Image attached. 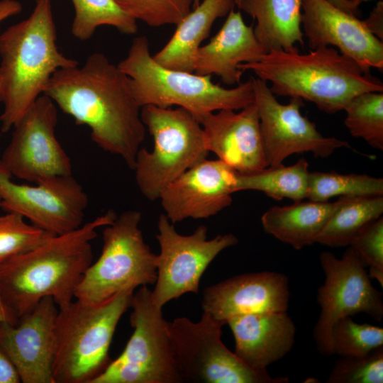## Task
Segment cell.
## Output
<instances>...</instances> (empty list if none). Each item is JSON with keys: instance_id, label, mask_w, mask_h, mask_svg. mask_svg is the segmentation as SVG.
Wrapping results in <instances>:
<instances>
[{"instance_id": "6da1fadb", "label": "cell", "mask_w": 383, "mask_h": 383, "mask_svg": "<svg viewBox=\"0 0 383 383\" xmlns=\"http://www.w3.org/2000/svg\"><path fill=\"white\" fill-rule=\"evenodd\" d=\"M43 94L78 125H86L104 151L118 155L133 170L145 137L130 78L108 57L90 55L82 67L57 70Z\"/></svg>"}, {"instance_id": "7a4b0ae2", "label": "cell", "mask_w": 383, "mask_h": 383, "mask_svg": "<svg viewBox=\"0 0 383 383\" xmlns=\"http://www.w3.org/2000/svg\"><path fill=\"white\" fill-rule=\"evenodd\" d=\"M113 209L70 232L55 235L35 248L0 263V295L18 318L47 296L58 308L70 304L92 263L97 230L111 223Z\"/></svg>"}, {"instance_id": "3957f363", "label": "cell", "mask_w": 383, "mask_h": 383, "mask_svg": "<svg viewBox=\"0 0 383 383\" xmlns=\"http://www.w3.org/2000/svg\"><path fill=\"white\" fill-rule=\"evenodd\" d=\"M238 68L271 82L270 89L274 95L313 102L328 113L343 110L360 94L383 92L379 79L332 47L311 49L305 54L298 50H270L258 60L240 64Z\"/></svg>"}, {"instance_id": "277c9868", "label": "cell", "mask_w": 383, "mask_h": 383, "mask_svg": "<svg viewBox=\"0 0 383 383\" xmlns=\"http://www.w3.org/2000/svg\"><path fill=\"white\" fill-rule=\"evenodd\" d=\"M51 0H35L30 15L0 35V79L4 111L1 130L6 133L43 94L58 70L79 65L64 55L57 44Z\"/></svg>"}, {"instance_id": "5b68a950", "label": "cell", "mask_w": 383, "mask_h": 383, "mask_svg": "<svg viewBox=\"0 0 383 383\" xmlns=\"http://www.w3.org/2000/svg\"><path fill=\"white\" fill-rule=\"evenodd\" d=\"M118 67L129 78L131 90L142 107H182L196 118L221 109L239 110L254 102L252 79L228 89L211 80V76L175 70L153 59L146 36L133 40Z\"/></svg>"}, {"instance_id": "8992f818", "label": "cell", "mask_w": 383, "mask_h": 383, "mask_svg": "<svg viewBox=\"0 0 383 383\" xmlns=\"http://www.w3.org/2000/svg\"><path fill=\"white\" fill-rule=\"evenodd\" d=\"M134 291L121 292L100 303L74 299L59 308L52 383H92L105 370L111 361L114 332Z\"/></svg>"}, {"instance_id": "52a82bcc", "label": "cell", "mask_w": 383, "mask_h": 383, "mask_svg": "<svg viewBox=\"0 0 383 383\" xmlns=\"http://www.w3.org/2000/svg\"><path fill=\"white\" fill-rule=\"evenodd\" d=\"M140 117L154 145L151 151L139 149L133 170L140 192L155 201L169 184L206 159L209 152L200 123L187 109L145 105Z\"/></svg>"}, {"instance_id": "ba28073f", "label": "cell", "mask_w": 383, "mask_h": 383, "mask_svg": "<svg viewBox=\"0 0 383 383\" xmlns=\"http://www.w3.org/2000/svg\"><path fill=\"white\" fill-rule=\"evenodd\" d=\"M141 216L138 211L128 210L104 226L101 253L86 270L75 299L100 303L121 292L155 283L157 255L144 241Z\"/></svg>"}, {"instance_id": "9c48e42d", "label": "cell", "mask_w": 383, "mask_h": 383, "mask_svg": "<svg viewBox=\"0 0 383 383\" xmlns=\"http://www.w3.org/2000/svg\"><path fill=\"white\" fill-rule=\"evenodd\" d=\"M221 321L206 312L198 322L179 317L168 322L175 365L182 382L199 383H288L267 370L245 365L223 344Z\"/></svg>"}, {"instance_id": "30bf717a", "label": "cell", "mask_w": 383, "mask_h": 383, "mask_svg": "<svg viewBox=\"0 0 383 383\" xmlns=\"http://www.w3.org/2000/svg\"><path fill=\"white\" fill-rule=\"evenodd\" d=\"M130 308L133 333L121 354L92 383L182 382L173 357L168 322L147 286L133 293Z\"/></svg>"}, {"instance_id": "8fae6325", "label": "cell", "mask_w": 383, "mask_h": 383, "mask_svg": "<svg viewBox=\"0 0 383 383\" xmlns=\"http://www.w3.org/2000/svg\"><path fill=\"white\" fill-rule=\"evenodd\" d=\"M319 259L325 280L317 289L321 312L313 336L319 353L331 355V330L335 323L359 313L380 321L383 318L382 294L372 286L366 266L350 247L341 258L325 251Z\"/></svg>"}, {"instance_id": "7c38bea8", "label": "cell", "mask_w": 383, "mask_h": 383, "mask_svg": "<svg viewBox=\"0 0 383 383\" xmlns=\"http://www.w3.org/2000/svg\"><path fill=\"white\" fill-rule=\"evenodd\" d=\"M157 230L160 252L156 255L157 279L151 294L155 304L162 309L186 293H197L200 279L211 262L238 241L231 233L208 240V229L203 225L190 235L179 234L165 214L160 216Z\"/></svg>"}, {"instance_id": "4fadbf2b", "label": "cell", "mask_w": 383, "mask_h": 383, "mask_svg": "<svg viewBox=\"0 0 383 383\" xmlns=\"http://www.w3.org/2000/svg\"><path fill=\"white\" fill-rule=\"evenodd\" d=\"M0 160V208L29 220L54 235L74 231L84 224L89 197L71 175L57 176L35 183L17 184Z\"/></svg>"}, {"instance_id": "5bb4252c", "label": "cell", "mask_w": 383, "mask_h": 383, "mask_svg": "<svg viewBox=\"0 0 383 383\" xmlns=\"http://www.w3.org/2000/svg\"><path fill=\"white\" fill-rule=\"evenodd\" d=\"M57 120L56 104L42 94L13 126L0 158L12 177L37 183L72 174L71 159L56 137Z\"/></svg>"}, {"instance_id": "9a60e30c", "label": "cell", "mask_w": 383, "mask_h": 383, "mask_svg": "<svg viewBox=\"0 0 383 383\" xmlns=\"http://www.w3.org/2000/svg\"><path fill=\"white\" fill-rule=\"evenodd\" d=\"M251 79L268 166L280 165L293 154L311 152L316 157L326 158L337 149L351 148L347 141L323 135L316 124L301 113L304 100L292 97L288 104H282L267 82Z\"/></svg>"}, {"instance_id": "2e32d148", "label": "cell", "mask_w": 383, "mask_h": 383, "mask_svg": "<svg viewBox=\"0 0 383 383\" xmlns=\"http://www.w3.org/2000/svg\"><path fill=\"white\" fill-rule=\"evenodd\" d=\"M59 308L50 296L40 300L16 323H0V345L22 383H52Z\"/></svg>"}, {"instance_id": "e0dca14e", "label": "cell", "mask_w": 383, "mask_h": 383, "mask_svg": "<svg viewBox=\"0 0 383 383\" xmlns=\"http://www.w3.org/2000/svg\"><path fill=\"white\" fill-rule=\"evenodd\" d=\"M238 172L220 160L207 158L169 184L159 199L170 221L207 218L232 203Z\"/></svg>"}, {"instance_id": "ac0fdd59", "label": "cell", "mask_w": 383, "mask_h": 383, "mask_svg": "<svg viewBox=\"0 0 383 383\" xmlns=\"http://www.w3.org/2000/svg\"><path fill=\"white\" fill-rule=\"evenodd\" d=\"M301 25L311 49L335 46L366 73L383 70V43L362 21L326 0H302Z\"/></svg>"}, {"instance_id": "d6986e66", "label": "cell", "mask_w": 383, "mask_h": 383, "mask_svg": "<svg viewBox=\"0 0 383 383\" xmlns=\"http://www.w3.org/2000/svg\"><path fill=\"white\" fill-rule=\"evenodd\" d=\"M235 111L221 109L196 118L207 151L240 174L268 167L257 106L253 102Z\"/></svg>"}, {"instance_id": "ffe728a7", "label": "cell", "mask_w": 383, "mask_h": 383, "mask_svg": "<svg viewBox=\"0 0 383 383\" xmlns=\"http://www.w3.org/2000/svg\"><path fill=\"white\" fill-rule=\"evenodd\" d=\"M290 297L289 279L277 272L245 273L205 289L204 312L224 324L235 316L287 311Z\"/></svg>"}, {"instance_id": "44dd1931", "label": "cell", "mask_w": 383, "mask_h": 383, "mask_svg": "<svg viewBox=\"0 0 383 383\" xmlns=\"http://www.w3.org/2000/svg\"><path fill=\"white\" fill-rule=\"evenodd\" d=\"M235 339V353L248 367L265 370L292 350L296 327L287 311L233 317L226 321Z\"/></svg>"}, {"instance_id": "7402d4cb", "label": "cell", "mask_w": 383, "mask_h": 383, "mask_svg": "<svg viewBox=\"0 0 383 383\" xmlns=\"http://www.w3.org/2000/svg\"><path fill=\"white\" fill-rule=\"evenodd\" d=\"M265 53L253 27L248 26L240 12L233 9L218 32L199 48L194 73L216 74L226 84L238 85L243 74L239 65L257 61Z\"/></svg>"}, {"instance_id": "603a6c76", "label": "cell", "mask_w": 383, "mask_h": 383, "mask_svg": "<svg viewBox=\"0 0 383 383\" xmlns=\"http://www.w3.org/2000/svg\"><path fill=\"white\" fill-rule=\"evenodd\" d=\"M235 0H202L176 26L167 44L153 59L175 70L194 72L197 52L208 37L214 22L233 9Z\"/></svg>"}, {"instance_id": "cb8c5ba5", "label": "cell", "mask_w": 383, "mask_h": 383, "mask_svg": "<svg viewBox=\"0 0 383 383\" xmlns=\"http://www.w3.org/2000/svg\"><path fill=\"white\" fill-rule=\"evenodd\" d=\"M238 7L257 21L254 33L266 53L298 50L304 44L302 0H238Z\"/></svg>"}, {"instance_id": "d4e9b609", "label": "cell", "mask_w": 383, "mask_h": 383, "mask_svg": "<svg viewBox=\"0 0 383 383\" xmlns=\"http://www.w3.org/2000/svg\"><path fill=\"white\" fill-rule=\"evenodd\" d=\"M338 206V200L296 201L284 206H274L261 217L265 231L279 241L301 250L316 243L317 238Z\"/></svg>"}, {"instance_id": "484cf974", "label": "cell", "mask_w": 383, "mask_h": 383, "mask_svg": "<svg viewBox=\"0 0 383 383\" xmlns=\"http://www.w3.org/2000/svg\"><path fill=\"white\" fill-rule=\"evenodd\" d=\"M382 213L383 196H340L316 243L333 248L348 246L363 226Z\"/></svg>"}, {"instance_id": "4316f807", "label": "cell", "mask_w": 383, "mask_h": 383, "mask_svg": "<svg viewBox=\"0 0 383 383\" xmlns=\"http://www.w3.org/2000/svg\"><path fill=\"white\" fill-rule=\"evenodd\" d=\"M309 173V163L304 158L289 166L282 164L250 173H238L235 192L255 190L276 200L300 201L306 198Z\"/></svg>"}, {"instance_id": "83f0119b", "label": "cell", "mask_w": 383, "mask_h": 383, "mask_svg": "<svg viewBox=\"0 0 383 383\" xmlns=\"http://www.w3.org/2000/svg\"><path fill=\"white\" fill-rule=\"evenodd\" d=\"M74 17L72 23V35L80 40L91 38L96 28L109 26L126 35L138 30L137 21L127 14L116 0H72Z\"/></svg>"}, {"instance_id": "f1b7e54d", "label": "cell", "mask_w": 383, "mask_h": 383, "mask_svg": "<svg viewBox=\"0 0 383 383\" xmlns=\"http://www.w3.org/2000/svg\"><path fill=\"white\" fill-rule=\"evenodd\" d=\"M336 196H383V179L366 174L309 173L306 199L324 202Z\"/></svg>"}, {"instance_id": "f546056e", "label": "cell", "mask_w": 383, "mask_h": 383, "mask_svg": "<svg viewBox=\"0 0 383 383\" xmlns=\"http://www.w3.org/2000/svg\"><path fill=\"white\" fill-rule=\"evenodd\" d=\"M344 124L350 135L383 150V92L367 91L353 97L345 106Z\"/></svg>"}, {"instance_id": "4dcf8cb0", "label": "cell", "mask_w": 383, "mask_h": 383, "mask_svg": "<svg viewBox=\"0 0 383 383\" xmlns=\"http://www.w3.org/2000/svg\"><path fill=\"white\" fill-rule=\"evenodd\" d=\"M333 354L341 357H360L383 347V328L359 323L350 316L338 320L331 330Z\"/></svg>"}, {"instance_id": "1f68e13d", "label": "cell", "mask_w": 383, "mask_h": 383, "mask_svg": "<svg viewBox=\"0 0 383 383\" xmlns=\"http://www.w3.org/2000/svg\"><path fill=\"white\" fill-rule=\"evenodd\" d=\"M55 235L25 221L21 215L0 216V263L30 251Z\"/></svg>"}, {"instance_id": "d6a6232c", "label": "cell", "mask_w": 383, "mask_h": 383, "mask_svg": "<svg viewBox=\"0 0 383 383\" xmlns=\"http://www.w3.org/2000/svg\"><path fill=\"white\" fill-rule=\"evenodd\" d=\"M135 20L152 27L177 25L192 10L194 0H116Z\"/></svg>"}, {"instance_id": "836d02e7", "label": "cell", "mask_w": 383, "mask_h": 383, "mask_svg": "<svg viewBox=\"0 0 383 383\" xmlns=\"http://www.w3.org/2000/svg\"><path fill=\"white\" fill-rule=\"evenodd\" d=\"M328 383H382L383 347L360 357H341L329 374Z\"/></svg>"}, {"instance_id": "e575fe53", "label": "cell", "mask_w": 383, "mask_h": 383, "mask_svg": "<svg viewBox=\"0 0 383 383\" xmlns=\"http://www.w3.org/2000/svg\"><path fill=\"white\" fill-rule=\"evenodd\" d=\"M349 246L357 253L365 266L368 275L383 286V218L363 226L352 238Z\"/></svg>"}, {"instance_id": "d590c367", "label": "cell", "mask_w": 383, "mask_h": 383, "mask_svg": "<svg viewBox=\"0 0 383 383\" xmlns=\"http://www.w3.org/2000/svg\"><path fill=\"white\" fill-rule=\"evenodd\" d=\"M367 30L377 38L383 39V1H379L369 16L362 21Z\"/></svg>"}, {"instance_id": "8d00e7d4", "label": "cell", "mask_w": 383, "mask_h": 383, "mask_svg": "<svg viewBox=\"0 0 383 383\" xmlns=\"http://www.w3.org/2000/svg\"><path fill=\"white\" fill-rule=\"evenodd\" d=\"M21 382L18 373L0 345V383H19Z\"/></svg>"}, {"instance_id": "74e56055", "label": "cell", "mask_w": 383, "mask_h": 383, "mask_svg": "<svg viewBox=\"0 0 383 383\" xmlns=\"http://www.w3.org/2000/svg\"><path fill=\"white\" fill-rule=\"evenodd\" d=\"M22 10L20 2L16 0H1L0 1V23L6 18L16 15ZM2 101V93L0 79V102Z\"/></svg>"}, {"instance_id": "f35d334b", "label": "cell", "mask_w": 383, "mask_h": 383, "mask_svg": "<svg viewBox=\"0 0 383 383\" xmlns=\"http://www.w3.org/2000/svg\"><path fill=\"white\" fill-rule=\"evenodd\" d=\"M17 321V317L7 306L0 295V323L8 322L10 323H16Z\"/></svg>"}, {"instance_id": "ab89813d", "label": "cell", "mask_w": 383, "mask_h": 383, "mask_svg": "<svg viewBox=\"0 0 383 383\" xmlns=\"http://www.w3.org/2000/svg\"><path fill=\"white\" fill-rule=\"evenodd\" d=\"M329 3L332 4L338 9L345 11L348 13L357 16L359 15L357 9H355L348 1L347 0H326Z\"/></svg>"}, {"instance_id": "60d3db41", "label": "cell", "mask_w": 383, "mask_h": 383, "mask_svg": "<svg viewBox=\"0 0 383 383\" xmlns=\"http://www.w3.org/2000/svg\"><path fill=\"white\" fill-rule=\"evenodd\" d=\"M348 1L355 9H359V6L364 3L371 0H347Z\"/></svg>"}, {"instance_id": "b9f144b4", "label": "cell", "mask_w": 383, "mask_h": 383, "mask_svg": "<svg viewBox=\"0 0 383 383\" xmlns=\"http://www.w3.org/2000/svg\"><path fill=\"white\" fill-rule=\"evenodd\" d=\"M199 0H194V6H196L199 4Z\"/></svg>"}, {"instance_id": "7bdbcfd3", "label": "cell", "mask_w": 383, "mask_h": 383, "mask_svg": "<svg viewBox=\"0 0 383 383\" xmlns=\"http://www.w3.org/2000/svg\"><path fill=\"white\" fill-rule=\"evenodd\" d=\"M238 1V0H235V3L236 1Z\"/></svg>"}, {"instance_id": "ee69618b", "label": "cell", "mask_w": 383, "mask_h": 383, "mask_svg": "<svg viewBox=\"0 0 383 383\" xmlns=\"http://www.w3.org/2000/svg\"><path fill=\"white\" fill-rule=\"evenodd\" d=\"M0 206H1V199H0Z\"/></svg>"}]
</instances>
